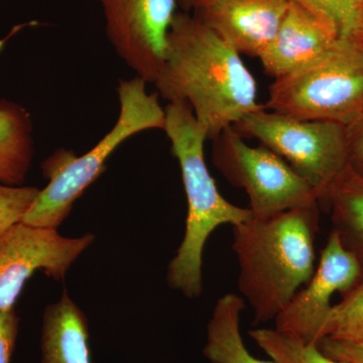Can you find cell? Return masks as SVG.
<instances>
[{
	"label": "cell",
	"instance_id": "1",
	"mask_svg": "<svg viewBox=\"0 0 363 363\" xmlns=\"http://www.w3.org/2000/svg\"><path fill=\"white\" fill-rule=\"evenodd\" d=\"M167 40L155 84L164 99L190 105L207 140L264 108L240 52L192 13L177 11Z\"/></svg>",
	"mask_w": 363,
	"mask_h": 363
},
{
	"label": "cell",
	"instance_id": "2",
	"mask_svg": "<svg viewBox=\"0 0 363 363\" xmlns=\"http://www.w3.org/2000/svg\"><path fill=\"white\" fill-rule=\"evenodd\" d=\"M318 201L267 219L233 226V250L238 262V290L253 311V325L276 319L311 279Z\"/></svg>",
	"mask_w": 363,
	"mask_h": 363
},
{
	"label": "cell",
	"instance_id": "3",
	"mask_svg": "<svg viewBox=\"0 0 363 363\" xmlns=\"http://www.w3.org/2000/svg\"><path fill=\"white\" fill-rule=\"evenodd\" d=\"M164 112V130L180 164L188 204L185 233L169 262L167 283L186 298H197L203 292V253L208 238L218 227L238 225L252 218V213L250 208L227 201L217 189L205 161L206 133L190 105L169 102Z\"/></svg>",
	"mask_w": 363,
	"mask_h": 363
},
{
	"label": "cell",
	"instance_id": "4",
	"mask_svg": "<svg viewBox=\"0 0 363 363\" xmlns=\"http://www.w3.org/2000/svg\"><path fill=\"white\" fill-rule=\"evenodd\" d=\"M145 84L138 76L119 81L121 109L116 125L89 152L77 157L64 150L43 162V173L49 184L40 189L39 197L21 222L58 229L86 189L104 173L105 162L121 143L142 131L164 130L166 112L157 93L147 92Z\"/></svg>",
	"mask_w": 363,
	"mask_h": 363
},
{
	"label": "cell",
	"instance_id": "5",
	"mask_svg": "<svg viewBox=\"0 0 363 363\" xmlns=\"http://www.w3.org/2000/svg\"><path fill=\"white\" fill-rule=\"evenodd\" d=\"M267 111L344 126L363 112V40H338L321 58L269 86Z\"/></svg>",
	"mask_w": 363,
	"mask_h": 363
},
{
	"label": "cell",
	"instance_id": "6",
	"mask_svg": "<svg viewBox=\"0 0 363 363\" xmlns=\"http://www.w3.org/2000/svg\"><path fill=\"white\" fill-rule=\"evenodd\" d=\"M233 128L255 138L290 164L324 199L327 189L348 166L347 138L343 124L304 121L259 109Z\"/></svg>",
	"mask_w": 363,
	"mask_h": 363
},
{
	"label": "cell",
	"instance_id": "7",
	"mask_svg": "<svg viewBox=\"0 0 363 363\" xmlns=\"http://www.w3.org/2000/svg\"><path fill=\"white\" fill-rule=\"evenodd\" d=\"M212 143L214 166L231 185L245 191L253 218H269L319 201L316 191L288 162L264 145L250 147L233 126Z\"/></svg>",
	"mask_w": 363,
	"mask_h": 363
},
{
	"label": "cell",
	"instance_id": "8",
	"mask_svg": "<svg viewBox=\"0 0 363 363\" xmlns=\"http://www.w3.org/2000/svg\"><path fill=\"white\" fill-rule=\"evenodd\" d=\"M95 236L66 238L58 229L20 222L0 240V312L14 311L28 279L38 272L55 281L65 279L78 257L94 242Z\"/></svg>",
	"mask_w": 363,
	"mask_h": 363
},
{
	"label": "cell",
	"instance_id": "9",
	"mask_svg": "<svg viewBox=\"0 0 363 363\" xmlns=\"http://www.w3.org/2000/svg\"><path fill=\"white\" fill-rule=\"evenodd\" d=\"M102 7L109 42L138 77L155 83L166 59L178 0H94Z\"/></svg>",
	"mask_w": 363,
	"mask_h": 363
},
{
	"label": "cell",
	"instance_id": "10",
	"mask_svg": "<svg viewBox=\"0 0 363 363\" xmlns=\"http://www.w3.org/2000/svg\"><path fill=\"white\" fill-rule=\"evenodd\" d=\"M362 274L360 259L332 231L322 250L311 279L286 306L276 319V330L309 344H319L330 314L331 298L336 293L350 291Z\"/></svg>",
	"mask_w": 363,
	"mask_h": 363
},
{
	"label": "cell",
	"instance_id": "11",
	"mask_svg": "<svg viewBox=\"0 0 363 363\" xmlns=\"http://www.w3.org/2000/svg\"><path fill=\"white\" fill-rule=\"evenodd\" d=\"M290 0H204L192 14L240 54L257 57L278 32Z\"/></svg>",
	"mask_w": 363,
	"mask_h": 363
},
{
	"label": "cell",
	"instance_id": "12",
	"mask_svg": "<svg viewBox=\"0 0 363 363\" xmlns=\"http://www.w3.org/2000/svg\"><path fill=\"white\" fill-rule=\"evenodd\" d=\"M338 40L323 21L290 0L278 32L259 59L267 75L283 78L314 63Z\"/></svg>",
	"mask_w": 363,
	"mask_h": 363
},
{
	"label": "cell",
	"instance_id": "13",
	"mask_svg": "<svg viewBox=\"0 0 363 363\" xmlns=\"http://www.w3.org/2000/svg\"><path fill=\"white\" fill-rule=\"evenodd\" d=\"M42 363H92L87 318L66 290L43 316Z\"/></svg>",
	"mask_w": 363,
	"mask_h": 363
},
{
	"label": "cell",
	"instance_id": "14",
	"mask_svg": "<svg viewBox=\"0 0 363 363\" xmlns=\"http://www.w3.org/2000/svg\"><path fill=\"white\" fill-rule=\"evenodd\" d=\"M33 121L25 107L0 99V184L21 186L33 159Z\"/></svg>",
	"mask_w": 363,
	"mask_h": 363
},
{
	"label": "cell",
	"instance_id": "15",
	"mask_svg": "<svg viewBox=\"0 0 363 363\" xmlns=\"http://www.w3.org/2000/svg\"><path fill=\"white\" fill-rule=\"evenodd\" d=\"M245 298L228 293L217 300L207 325L203 354L211 363H278L259 359L248 351L240 332Z\"/></svg>",
	"mask_w": 363,
	"mask_h": 363
},
{
	"label": "cell",
	"instance_id": "16",
	"mask_svg": "<svg viewBox=\"0 0 363 363\" xmlns=\"http://www.w3.org/2000/svg\"><path fill=\"white\" fill-rule=\"evenodd\" d=\"M325 198L333 209L336 233L341 240L350 238L363 252V178L350 166L341 172L327 189Z\"/></svg>",
	"mask_w": 363,
	"mask_h": 363
},
{
	"label": "cell",
	"instance_id": "17",
	"mask_svg": "<svg viewBox=\"0 0 363 363\" xmlns=\"http://www.w3.org/2000/svg\"><path fill=\"white\" fill-rule=\"evenodd\" d=\"M311 11L339 40H363V0H292Z\"/></svg>",
	"mask_w": 363,
	"mask_h": 363
},
{
	"label": "cell",
	"instance_id": "18",
	"mask_svg": "<svg viewBox=\"0 0 363 363\" xmlns=\"http://www.w3.org/2000/svg\"><path fill=\"white\" fill-rule=\"evenodd\" d=\"M248 335L278 363H346L327 357L316 344L302 342L276 329L257 328Z\"/></svg>",
	"mask_w": 363,
	"mask_h": 363
},
{
	"label": "cell",
	"instance_id": "19",
	"mask_svg": "<svg viewBox=\"0 0 363 363\" xmlns=\"http://www.w3.org/2000/svg\"><path fill=\"white\" fill-rule=\"evenodd\" d=\"M363 343V284L333 306L322 330V339Z\"/></svg>",
	"mask_w": 363,
	"mask_h": 363
},
{
	"label": "cell",
	"instance_id": "20",
	"mask_svg": "<svg viewBox=\"0 0 363 363\" xmlns=\"http://www.w3.org/2000/svg\"><path fill=\"white\" fill-rule=\"evenodd\" d=\"M40 192V189L33 186L0 184V240L11 227L23 221Z\"/></svg>",
	"mask_w": 363,
	"mask_h": 363
},
{
	"label": "cell",
	"instance_id": "21",
	"mask_svg": "<svg viewBox=\"0 0 363 363\" xmlns=\"http://www.w3.org/2000/svg\"><path fill=\"white\" fill-rule=\"evenodd\" d=\"M327 357L346 363H363V343L324 338L318 344Z\"/></svg>",
	"mask_w": 363,
	"mask_h": 363
},
{
	"label": "cell",
	"instance_id": "22",
	"mask_svg": "<svg viewBox=\"0 0 363 363\" xmlns=\"http://www.w3.org/2000/svg\"><path fill=\"white\" fill-rule=\"evenodd\" d=\"M347 138L348 166L363 178V112L345 126Z\"/></svg>",
	"mask_w": 363,
	"mask_h": 363
},
{
	"label": "cell",
	"instance_id": "23",
	"mask_svg": "<svg viewBox=\"0 0 363 363\" xmlns=\"http://www.w3.org/2000/svg\"><path fill=\"white\" fill-rule=\"evenodd\" d=\"M18 319L16 310L0 312V363H11L18 333Z\"/></svg>",
	"mask_w": 363,
	"mask_h": 363
},
{
	"label": "cell",
	"instance_id": "24",
	"mask_svg": "<svg viewBox=\"0 0 363 363\" xmlns=\"http://www.w3.org/2000/svg\"><path fill=\"white\" fill-rule=\"evenodd\" d=\"M204 0H178V6L184 13H192Z\"/></svg>",
	"mask_w": 363,
	"mask_h": 363
}]
</instances>
